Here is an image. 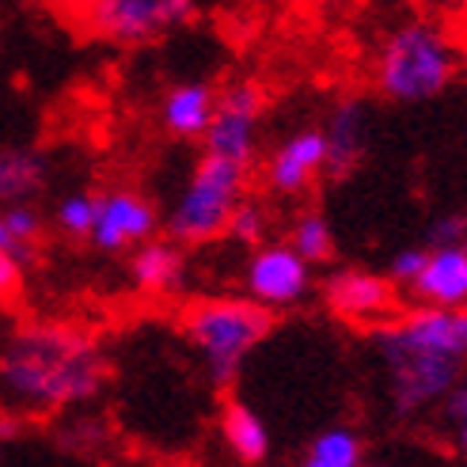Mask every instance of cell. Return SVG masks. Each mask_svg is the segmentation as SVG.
<instances>
[{"mask_svg":"<svg viewBox=\"0 0 467 467\" xmlns=\"http://www.w3.org/2000/svg\"><path fill=\"white\" fill-rule=\"evenodd\" d=\"M384 365L388 403L400 418H418L445 403L467 365V305L391 316L372 331Z\"/></svg>","mask_w":467,"mask_h":467,"instance_id":"6da1fadb","label":"cell"},{"mask_svg":"<svg viewBox=\"0 0 467 467\" xmlns=\"http://www.w3.org/2000/svg\"><path fill=\"white\" fill-rule=\"evenodd\" d=\"M107 384V354L80 327L31 323L0 346V391L19 410H65L96 400Z\"/></svg>","mask_w":467,"mask_h":467,"instance_id":"7a4b0ae2","label":"cell"},{"mask_svg":"<svg viewBox=\"0 0 467 467\" xmlns=\"http://www.w3.org/2000/svg\"><path fill=\"white\" fill-rule=\"evenodd\" d=\"M179 327L202 358L209 380L217 388L236 384L247 358L274 331V312L251 296H198L182 308Z\"/></svg>","mask_w":467,"mask_h":467,"instance_id":"3957f363","label":"cell"},{"mask_svg":"<svg viewBox=\"0 0 467 467\" xmlns=\"http://www.w3.org/2000/svg\"><path fill=\"white\" fill-rule=\"evenodd\" d=\"M456 77V50L449 35L433 23H400L377 50V80L380 96L391 103H426L441 96Z\"/></svg>","mask_w":467,"mask_h":467,"instance_id":"277c9868","label":"cell"},{"mask_svg":"<svg viewBox=\"0 0 467 467\" xmlns=\"http://www.w3.org/2000/svg\"><path fill=\"white\" fill-rule=\"evenodd\" d=\"M244 186H247L244 163L221 160L213 152H202V160L194 163L191 179H186V186H182V194L171 205L168 221H163L168 240H175L179 247L221 240L232 209H236V202L244 198Z\"/></svg>","mask_w":467,"mask_h":467,"instance_id":"5b68a950","label":"cell"},{"mask_svg":"<svg viewBox=\"0 0 467 467\" xmlns=\"http://www.w3.org/2000/svg\"><path fill=\"white\" fill-rule=\"evenodd\" d=\"M240 282H244V296H251L254 305H263L270 312H285L312 296L316 274H312V263L300 259L289 244L263 240L259 247H251Z\"/></svg>","mask_w":467,"mask_h":467,"instance_id":"8992f818","label":"cell"},{"mask_svg":"<svg viewBox=\"0 0 467 467\" xmlns=\"http://www.w3.org/2000/svg\"><path fill=\"white\" fill-rule=\"evenodd\" d=\"M198 0H96L84 16L91 35L114 46H145L191 23Z\"/></svg>","mask_w":467,"mask_h":467,"instance_id":"52a82bcc","label":"cell"},{"mask_svg":"<svg viewBox=\"0 0 467 467\" xmlns=\"http://www.w3.org/2000/svg\"><path fill=\"white\" fill-rule=\"evenodd\" d=\"M259 126H263V91L251 80H236L217 91L213 122L205 130V152L221 160L251 168L254 149H259Z\"/></svg>","mask_w":467,"mask_h":467,"instance_id":"ba28073f","label":"cell"},{"mask_svg":"<svg viewBox=\"0 0 467 467\" xmlns=\"http://www.w3.org/2000/svg\"><path fill=\"white\" fill-rule=\"evenodd\" d=\"M319 296L327 312L346 323H384L395 316L400 289L388 274L361 270V266H338L319 282Z\"/></svg>","mask_w":467,"mask_h":467,"instance_id":"9c48e42d","label":"cell"},{"mask_svg":"<svg viewBox=\"0 0 467 467\" xmlns=\"http://www.w3.org/2000/svg\"><path fill=\"white\" fill-rule=\"evenodd\" d=\"M160 232V213L156 205L137 194V191H107L96 198V224H91L88 244L103 254H122L126 247H137L152 240Z\"/></svg>","mask_w":467,"mask_h":467,"instance_id":"30bf717a","label":"cell"},{"mask_svg":"<svg viewBox=\"0 0 467 467\" xmlns=\"http://www.w3.org/2000/svg\"><path fill=\"white\" fill-rule=\"evenodd\" d=\"M323 130V145H327V160H323V179H349L368 152V130H372V114L368 103L361 96H346L335 103L331 119Z\"/></svg>","mask_w":467,"mask_h":467,"instance_id":"8fae6325","label":"cell"},{"mask_svg":"<svg viewBox=\"0 0 467 467\" xmlns=\"http://www.w3.org/2000/svg\"><path fill=\"white\" fill-rule=\"evenodd\" d=\"M323 160H327L323 130L319 126L296 130V133L285 137L282 145H274V152L266 160V186L282 198L308 194L312 186L323 179Z\"/></svg>","mask_w":467,"mask_h":467,"instance_id":"7c38bea8","label":"cell"},{"mask_svg":"<svg viewBox=\"0 0 467 467\" xmlns=\"http://www.w3.org/2000/svg\"><path fill=\"white\" fill-rule=\"evenodd\" d=\"M422 308H463L467 305V254L456 247H430L422 270L407 285Z\"/></svg>","mask_w":467,"mask_h":467,"instance_id":"4fadbf2b","label":"cell"},{"mask_svg":"<svg viewBox=\"0 0 467 467\" xmlns=\"http://www.w3.org/2000/svg\"><path fill=\"white\" fill-rule=\"evenodd\" d=\"M217 110V88L205 80H182L175 88L163 91L160 99V126L163 133H171L175 141H198L205 137L209 122Z\"/></svg>","mask_w":467,"mask_h":467,"instance_id":"5bb4252c","label":"cell"},{"mask_svg":"<svg viewBox=\"0 0 467 467\" xmlns=\"http://www.w3.org/2000/svg\"><path fill=\"white\" fill-rule=\"evenodd\" d=\"M130 277L133 289L145 296H168L186 277V254L175 240H145L130 254Z\"/></svg>","mask_w":467,"mask_h":467,"instance_id":"9a60e30c","label":"cell"},{"mask_svg":"<svg viewBox=\"0 0 467 467\" xmlns=\"http://www.w3.org/2000/svg\"><path fill=\"white\" fill-rule=\"evenodd\" d=\"M221 437L244 463H263L270 456V430L244 400H228L221 410Z\"/></svg>","mask_w":467,"mask_h":467,"instance_id":"2e32d148","label":"cell"},{"mask_svg":"<svg viewBox=\"0 0 467 467\" xmlns=\"http://www.w3.org/2000/svg\"><path fill=\"white\" fill-rule=\"evenodd\" d=\"M361 463H365V445L358 430L327 426L308 441V449L296 467H361Z\"/></svg>","mask_w":467,"mask_h":467,"instance_id":"e0dca14e","label":"cell"},{"mask_svg":"<svg viewBox=\"0 0 467 467\" xmlns=\"http://www.w3.org/2000/svg\"><path fill=\"white\" fill-rule=\"evenodd\" d=\"M46 182V160L31 149H5L0 145V205L31 198Z\"/></svg>","mask_w":467,"mask_h":467,"instance_id":"ac0fdd59","label":"cell"},{"mask_svg":"<svg viewBox=\"0 0 467 467\" xmlns=\"http://www.w3.org/2000/svg\"><path fill=\"white\" fill-rule=\"evenodd\" d=\"M300 259H308L312 266L319 263H331L335 259V232L327 224L323 213L308 209V213H300L293 224H289V240H285Z\"/></svg>","mask_w":467,"mask_h":467,"instance_id":"d6986e66","label":"cell"},{"mask_svg":"<svg viewBox=\"0 0 467 467\" xmlns=\"http://www.w3.org/2000/svg\"><path fill=\"white\" fill-rule=\"evenodd\" d=\"M266 228H270L266 205L254 202V198H240L236 209H232L228 224H224V236L236 240V244H244V247H259V244L266 240Z\"/></svg>","mask_w":467,"mask_h":467,"instance_id":"ffe728a7","label":"cell"},{"mask_svg":"<svg viewBox=\"0 0 467 467\" xmlns=\"http://www.w3.org/2000/svg\"><path fill=\"white\" fill-rule=\"evenodd\" d=\"M54 224L68 240H88L91 224H96V194H88V191L65 194L57 202V209H54Z\"/></svg>","mask_w":467,"mask_h":467,"instance_id":"44dd1931","label":"cell"},{"mask_svg":"<svg viewBox=\"0 0 467 467\" xmlns=\"http://www.w3.org/2000/svg\"><path fill=\"white\" fill-rule=\"evenodd\" d=\"M441 418H445V430L452 437V449L467 460V380H460L445 395V403H441Z\"/></svg>","mask_w":467,"mask_h":467,"instance_id":"7402d4cb","label":"cell"},{"mask_svg":"<svg viewBox=\"0 0 467 467\" xmlns=\"http://www.w3.org/2000/svg\"><path fill=\"white\" fill-rule=\"evenodd\" d=\"M426 254H430V247H403L400 254H395L391 266H388V277L395 282V289H407L414 282L418 270H422V263H426Z\"/></svg>","mask_w":467,"mask_h":467,"instance_id":"603a6c76","label":"cell"},{"mask_svg":"<svg viewBox=\"0 0 467 467\" xmlns=\"http://www.w3.org/2000/svg\"><path fill=\"white\" fill-rule=\"evenodd\" d=\"M467 240V217L463 213H445L430 224V247H456Z\"/></svg>","mask_w":467,"mask_h":467,"instance_id":"cb8c5ba5","label":"cell"},{"mask_svg":"<svg viewBox=\"0 0 467 467\" xmlns=\"http://www.w3.org/2000/svg\"><path fill=\"white\" fill-rule=\"evenodd\" d=\"M23 259H16V254L0 251V308L12 305V300L23 293Z\"/></svg>","mask_w":467,"mask_h":467,"instance_id":"d4e9b609","label":"cell"},{"mask_svg":"<svg viewBox=\"0 0 467 467\" xmlns=\"http://www.w3.org/2000/svg\"><path fill=\"white\" fill-rule=\"evenodd\" d=\"M16 430H19V426H16V418H0V441H12Z\"/></svg>","mask_w":467,"mask_h":467,"instance_id":"484cf974","label":"cell"},{"mask_svg":"<svg viewBox=\"0 0 467 467\" xmlns=\"http://www.w3.org/2000/svg\"><path fill=\"white\" fill-rule=\"evenodd\" d=\"M65 5H68V8H73V12H88L91 5H96V0H65Z\"/></svg>","mask_w":467,"mask_h":467,"instance_id":"4316f807","label":"cell"},{"mask_svg":"<svg viewBox=\"0 0 467 467\" xmlns=\"http://www.w3.org/2000/svg\"><path fill=\"white\" fill-rule=\"evenodd\" d=\"M463 254H467V240H463Z\"/></svg>","mask_w":467,"mask_h":467,"instance_id":"83f0119b","label":"cell"},{"mask_svg":"<svg viewBox=\"0 0 467 467\" xmlns=\"http://www.w3.org/2000/svg\"><path fill=\"white\" fill-rule=\"evenodd\" d=\"M361 467H372V463H361Z\"/></svg>","mask_w":467,"mask_h":467,"instance_id":"f1b7e54d","label":"cell"}]
</instances>
